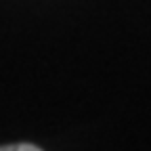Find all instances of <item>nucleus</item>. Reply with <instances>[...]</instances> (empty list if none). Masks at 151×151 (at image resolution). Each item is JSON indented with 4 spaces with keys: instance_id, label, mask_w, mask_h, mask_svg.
Listing matches in <instances>:
<instances>
[{
    "instance_id": "obj_1",
    "label": "nucleus",
    "mask_w": 151,
    "mask_h": 151,
    "mask_svg": "<svg viewBox=\"0 0 151 151\" xmlns=\"http://www.w3.org/2000/svg\"><path fill=\"white\" fill-rule=\"evenodd\" d=\"M0 151H42V149L36 147V145H29V143H15V145L0 147Z\"/></svg>"
}]
</instances>
